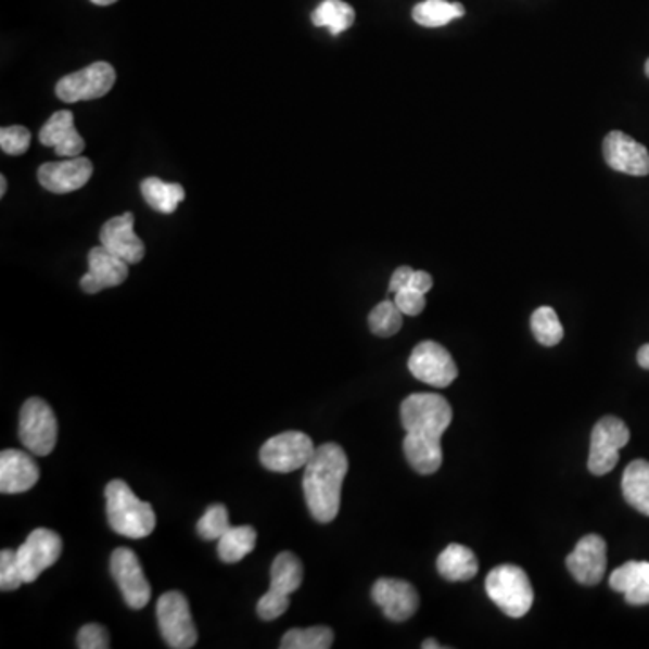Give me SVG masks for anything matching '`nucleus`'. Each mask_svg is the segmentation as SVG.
Wrapping results in <instances>:
<instances>
[{"mask_svg":"<svg viewBox=\"0 0 649 649\" xmlns=\"http://www.w3.org/2000/svg\"><path fill=\"white\" fill-rule=\"evenodd\" d=\"M103 247L127 264H139L144 258L143 240L133 231V215L123 214L103 224L100 233Z\"/></svg>","mask_w":649,"mask_h":649,"instance_id":"19","label":"nucleus"},{"mask_svg":"<svg viewBox=\"0 0 649 649\" xmlns=\"http://www.w3.org/2000/svg\"><path fill=\"white\" fill-rule=\"evenodd\" d=\"M403 313L392 300H384L381 304L373 307L368 316V324L373 334L379 338H390L403 329Z\"/></svg>","mask_w":649,"mask_h":649,"instance_id":"31","label":"nucleus"},{"mask_svg":"<svg viewBox=\"0 0 649 649\" xmlns=\"http://www.w3.org/2000/svg\"><path fill=\"white\" fill-rule=\"evenodd\" d=\"M5 190H8V182H5V177H0V198H4Z\"/></svg>","mask_w":649,"mask_h":649,"instance_id":"42","label":"nucleus"},{"mask_svg":"<svg viewBox=\"0 0 649 649\" xmlns=\"http://www.w3.org/2000/svg\"><path fill=\"white\" fill-rule=\"evenodd\" d=\"M43 147H51L60 157H78L86 150V141L75 127L71 111L54 112L38 133Z\"/></svg>","mask_w":649,"mask_h":649,"instance_id":"20","label":"nucleus"},{"mask_svg":"<svg viewBox=\"0 0 649 649\" xmlns=\"http://www.w3.org/2000/svg\"><path fill=\"white\" fill-rule=\"evenodd\" d=\"M332 642H334V632L329 626H315V628L289 629L282 637L280 648L329 649Z\"/></svg>","mask_w":649,"mask_h":649,"instance_id":"29","label":"nucleus"},{"mask_svg":"<svg viewBox=\"0 0 649 649\" xmlns=\"http://www.w3.org/2000/svg\"><path fill=\"white\" fill-rule=\"evenodd\" d=\"M127 262L114 255L107 247H92L89 253V271L80 280L84 293L97 294L103 289L117 288L128 278Z\"/></svg>","mask_w":649,"mask_h":649,"instance_id":"17","label":"nucleus"},{"mask_svg":"<svg viewBox=\"0 0 649 649\" xmlns=\"http://www.w3.org/2000/svg\"><path fill=\"white\" fill-rule=\"evenodd\" d=\"M466 15V8L460 2L447 0H424L411 11V16L417 24L424 27H442Z\"/></svg>","mask_w":649,"mask_h":649,"instance_id":"28","label":"nucleus"},{"mask_svg":"<svg viewBox=\"0 0 649 649\" xmlns=\"http://www.w3.org/2000/svg\"><path fill=\"white\" fill-rule=\"evenodd\" d=\"M413 272H416V269H411V267H397V269L394 271V275H392V278H390V293L395 294L397 291H400V289L408 288L411 282V277H413Z\"/></svg>","mask_w":649,"mask_h":649,"instance_id":"38","label":"nucleus"},{"mask_svg":"<svg viewBox=\"0 0 649 649\" xmlns=\"http://www.w3.org/2000/svg\"><path fill=\"white\" fill-rule=\"evenodd\" d=\"M62 550H64V543L59 534L49 529L33 531L16 550V561L21 567L24 583L37 581L43 570H48L59 561Z\"/></svg>","mask_w":649,"mask_h":649,"instance_id":"11","label":"nucleus"},{"mask_svg":"<svg viewBox=\"0 0 649 649\" xmlns=\"http://www.w3.org/2000/svg\"><path fill=\"white\" fill-rule=\"evenodd\" d=\"M116 84V71L107 62H94L86 69L64 76L56 84V97L65 103L89 102L105 97Z\"/></svg>","mask_w":649,"mask_h":649,"instance_id":"9","label":"nucleus"},{"mask_svg":"<svg viewBox=\"0 0 649 649\" xmlns=\"http://www.w3.org/2000/svg\"><path fill=\"white\" fill-rule=\"evenodd\" d=\"M229 527L231 525H229L228 509L222 504H215L208 507V511L204 512V517L199 520L198 534L206 542H214L222 538Z\"/></svg>","mask_w":649,"mask_h":649,"instance_id":"32","label":"nucleus"},{"mask_svg":"<svg viewBox=\"0 0 649 649\" xmlns=\"http://www.w3.org/2000/svg\"><path fill=\"white\" fill-rule=\"evenodd\" d=\"M422 648H424V649H441V648H444V646L438 645V642H436L435 639H428V640H424V642H422Z\"/></svg>","mask_w":649,"mask_h":649,"instance_id":"41","label":"nucleus"},{"mask_svg":"<svg viewBox=\"0 0 649 649\" xmlns=\"http://www.w3.org/2000/svg\"><path fill=\"white\" fill-rule=\"evenodd\" d=\"M157 623L166 645L174 649H190L198 645V629L187 597L181 591H166L157 601Z\"/></svg>","mask_w":649,"mask_h":649,"instance_id":"6","label":"nucleus"},{"mask_svg":"<svg viewBox=\"0 0 649 649\" xmlns=\"http://www.w3.org/2000/svg\"><path fill=\"white\" fill-rule=\"evenodd\" d=\"M313 438L302 432H283L262 446L260 462L272 473H293L305 469L315 455Z\"/></svg>","mask_w":649,"mask_h":649,"instance_id":"7","label":"nucleus"},{"mask_svg":"<svg viewBox=\"0 0 649 649\" xmlns=\"http://www.w3.org/2000/svg\"><path fill=\"white\" fill-rule=\"evenodd\" d=\"M629 430L619 417H602L591 432L588 469L591 474H608L619 463V451L629 442Z\"/></svg>","mask_w":649,"mask_h":649,"instance_id":"8","label":"nucleus"},{"mask_svg":"<svg viewBox=\"0 0 649 649\" xmlns=\"http://www.w3.org/2000/svg\"><path fill=\"white\" fill-rule=\"evenodd\" d=\"M313 24L316 27H329V31L338 37L346 31L348 27L354 26L356 22V11L345 0H323L315 11H313Z\"/></svg>","mask_w":649,"mask_h":649,"instance_id":"26","label":"nucleus"},{"mask_svg":"<svg viewBox=\"0 0 649 649\" xmlns=\"http://www.w3.org/2000/svg\"><path fill=\"white\" fill-rule=\"evenodd\" d=\"M394 302L405 316H419L427 307V294L419 293L413 288H405L397 291Z\"/></svg>","mask_w":649,"mask_h":649,"instance_id":"36","label":"nucleus"},{"mask_svg":"<svg viewBox=\"0 0 649 649\" xmlns=\"http://www.w3.org/2000/svg\"><path fill=\"white\" fill-rule=\"evenodd\" d=\"M531 329L538 343L543 346H556L563 340V324L552 307H539L531 318Z\"/></svg>","mask_w":649,"mask_h":649,"instance_id":"30","label":"nucleus"},{"mask_svg":"<svg viewBox=\"0 0 649 649\" xmlns=\"http://www.w3.org/2000/svg\"><path fill=\"white\" fill-rule=\"evenodd\" d=\"M602 154L612 170L635 177H645L649 174L648 149L621 130L608 133L602 143Z\"/></svg>","mask_w":649,"mask_h":649,"instance_id":"14","label":"nucleus"},{"mask_svg":"<svg viewBox=\"0 0 649 649\" xmlns=\"http://www.w3.org/2000/svg\"><path fill=\"white\" fill-rule=\"evenodd\" d=\"M111 574L119 586L128 608L143 610L149 605L152 588L133 550L122 547L112 552Z\"/></svg>","mask_w":649,"mask_h":649,"instance_id":"12","label":"nucleus"},{"mask_svg":"<svg viewBox=\"0 0 649 649\" xmlns=\"http://www.w3.org/2000/svg\"><path fill=\"white\" fill-rule=\"evenodd\" d=\"M624 500L629 506L649 517V462L648 460H634L623 474Z\"/></svg>","mask_w":649,"mask_h":649,"instance_id":"23","label":"nucleus"},{"mask_svg":"<svg viewBox=\"0 0 649 649\" xmlns=\"http://www.w3.org/2000/svg\"><path fill=\"white\" fill-rule=\"evenodd\" d=\"M255 529L250 525L229 527L222 538L218 539V558L222 559L224 563H239L255 550Z\"/></svg>","mask_w":649,"mask_h":649,"instance_id":"27","label":"nucleus"},{"mask_svg":"<svg viewBox=\"0 0 649 649\" xmlns=\"http://www.w3.org/2000/svg\"><path fill=\"white\" fill-rule=\"evenodd\" d=\"M612 590L621 591L628 605L642 607L649 605V563L648 561H628L613 570L610 575Z\"/></svg>","mask_w":649,"mask_h":649,"instance_id":"21","label":"nucleus"},{"mask_svg":"<svg viewBox=\"0 0 649 649\" xmlns=\"http://www.w3.org/2000/svg\"><path fill=\"white\" fill-rule=\"evenodd\" d=\"M372 599L394 623H405L419 610V594L408 581L390 577L376 581V585L372 586Z\"/></svg>","mask_w":649,"mask_h":649,"instance_id":"15","label":"nucleus"},{"mask_svg":"<svg viewBox=\"0 0 649 649\" xmlns=\"http://www.w3.org/2000/svg\"><path fill=\"white\" fill-rule=\"evenodd\" d=\"M411 376L435 389H446L458 378L457 362L446 346L435 341H422L408 359Z\"/></svg>","mask_w":649,"mask_h":649,"instance_id":"10","label":"nucleus"},{"mask_svg":"<svg viewBox=\"0 0 649 649\" xmlns=\"http://www.w3.org/2000/svg\"><path fill=\"white\" fill-rule=\"evenodd\" d=\"M289 605H291L289 597L269 590L266 596H262L260 601L256 605V613L264 621H275V619L282 618L283 613L288 612Z\"/></svg>","mask_w":649,"mask_h":649,"instance_id":"35","label":"nucleus"},{"mask_svg":"<svg viewBox=\"0 0 649 649\" xmlns=\"http://www.w3.org/2000/svg\"><path fill=\"white\" fill-rule=\"evenodd\" d=\"M18 435L27 451L46 457L59 441V422L46 400L31 397L22 406Z\"/></svg>","mask_w":649,"mask_h":649,"instance_id":"5","label":"nucleus"},{"mask_svg":"<svg viewBox=\"0 0 649 649\" xmlns=\"http://www.w3.org/2000/svg\"><path fill=\"white\" fill-rule=\"evenodd\" d=\"M22 585H24V580H22L18 561H16V550L4 548L0 552V590H16Z\"/></svg>","mask_w":649,"mask_h":649,"instance_id":"33","label":"nucleus"},{"mask_svg":"<svg viewBox=\"0 0 649 649\" xmlns=\"http://www.w3.org/2000/svg\"><path fill=\"white\" fill-rule=\"evenodd\" d=\"M91 2L97 5H111L116 4L117 0H91Z\"/></svg>","mask_w":649,"mask_h":649,"instance_id":"43","label":"nucleus"},{"mask_svg":"<svg viewBox=\"0 0 649 649\" xmlns=\"http://www.w3.org/2000/svg\"><path fill=\"white\" fill-rule=\"evenodd\" d=\"M40 479V469L31 455L18 449L0 453V491L4 495H21L31 489Z\"/></svg>","mask_w":649,"mask_h":649,"instance_id":"18","label":"nucleus"},{"mask_svg":"<svg viewBox=\"0 0 649 649\" xmlns=\"http://www.w3.org/2000/svg\"><path fill=\"white\" fill-rule=\"evenodd\" d=\"M645 69H646V75H648V78H649V59H648V62H646Z\"/></svg>","mask_w":649,"mask_h":649,"instance_id":"44","label":"nucleus"},{"mask_svg":"<svg viewBox=\"0 0 649 649\" xmlns=\"http://www.w3.org/2000/svg\"><path fill=\"white\" fill-rule=\"evenodd\" d=\"M304 581V564L293 552L278 553L271 564V588L280 596L289 597L298 590Z\"/></svg>","mask_w":649,"mask_h":649,"instance_id":"25","label":"nucleus"},{"mask_svg":"<svg viewBox=\"0 0 649 649\" xmlns=\"http://www.w3.org/2000/svg\"><path fill=\"white\" fill-rule=\"evenodd\" d=\"M408 288H413L419 293L427 294L432 291L433 288V278L430 272L427 271H416L413 272V277H411V282Z\"/></svg>","mask_w":649,"mask_h":649,"instance_id":"39","label":"nucleus"},{"mask_svg":"<svg viewBox=\"0 0 649 649\" xmlns=\"http://www.w3.org/2000/svg\"><path fill=\"white\" fill-rule=\"evenodd\" d=\"M107 520L114 533L125 538L143 539L154 533L155 512L150 504L139 500L123 480H112L105 489Z\"/></svg>","mask_w":649,"mask_h":649,"instance_id":"2","label":"nucleus"},{"mask_svg":"<svg viewBox=\"0 0 649 649\" xmlns=\"http://www.w3.org/2000/svg\"><path fill=\"white\" fill-rule=\"evenodd\" d=\"M141 193L150 208L160 214H174L187 195L181 184L161 181L160 177H147L141 182Z\"/></svg>","mask_w":649,"mask_h":649,"instance_id":"24","label":"nucleus"},{"mask_svg":"<svg viewBox=\"0 0 649 649\" xmlns=\"http://www.w3.org/2000/svg\"><path fill=\"white\" fill-rule=\"evenodd\" d=\"M92 163L87 157H65L38 168V181L48 192L71 193L86 187L92 177Z\"/></svg>","mask_w":649,"mask_h":649,"instance_id":"16","label":"nucleus"},{"mask_svg":"<svg viewBox=\"0 0 649 649\" xmlns=\"http://www.w3.org/2000/svg\"><path fill=\"white\" fill-rule=\"evenodd\" d=\"M346 471L348 458L340 444L327 442L316 447L304 473L305 501L316 522L330 523L338 517Z\"/></svg>","mask_w":649,"mask_h":649,"instance_id":"1","label":"nucleus"},{"mask_svg":"<svg viewBox=\"0 0 649 649\" xmlns=\"http://www.w3.org/2000/svg\"><path fill=\"white\" fill-rule=\"evenodd\" d=\"M29 144H31V132L26 127L13 125L0 130V149L8 155L26 154Z\"/></svg>","mask_w":649,"mask_h":649,"instance_id":"34","label":"nucleus"},{"mask_svg":"<svg viewBox=\"0 0 649 649\" xmlns=\"http://www.w3.org/2000/svg\"><path fill=\"white\" fill-rule=\"evenodd\" d=\"M436 570L446 581L463 583L479 574V559L471 548L463 547L460 543H451L436 559Z\"/></svg>","mask_w":649,"mask_h":649,"instance_id":"22","label":"nucleus"},{"mask_svg":"<svg viewBox=\"0 0 649 649\" xmlns=\"http://www.w3.org/2000/svg\"><path fill=\"white\" fill-rule=\"evenodd\" d=\"M637 362H639L640 367L645 368V370H649V343L640 346L639 352H637Z\"/></svg>","mask_w":649,"mask_h":649,"instance_id":"40","label":"nucleus"},{"mask_svg":"<svg viewBox=\"0 0 649 649\" xmlns=\"http://www.w3.org/2000/svg\"><path fill=\"white\" fill-rule=\"evenodd\" d=\"M78 648L107 649L111 648V637L102 624H86L78 634Z\"/></svg>","mask_w":649,"mask_h":649,"instance_id":"37","label":"nucleus"},{"mask_svg":"<svg viewBox=\"0 0 649 649\" xmlns=\"http://www.w3.org/2000/svg\"><path fill=\"white\" fill-rule=\"evenodd\" d=\"M491 601L509 618L520 619L533 608L534 591L525 570L517 564H500L485 580Z\"/></svg>","mask_w":649,"mask_h":649,"instance_id":"4","label":"nucleus"},{"mask_svg":"<svg viewBox=\"0 0 649 649\" xmlns=\"http://www.w3.org/2000/svg\"><path fill=\"white\" fill-rule=\"evenodd\" d=\"M607 542L601 536L588 534L581 538L567 558L570 574L581 585L594 586L601 583L607 572Z\"/></svg>","mask_w":649,"mask_h":649,"instance_id":"13","label":"nucleus"},{"mask_svg":"<svg viewBox=\"0 0 649 649\" xmlns=\"http://www.w3.org/2000/svg\"><path fill=\"white\" fill-rule=\"evenodd\" d=\"M453 421L451 405L442 395L411 394L400 405V422L406 435L441 442Z\"/></svg>","mask_w":649,"mask_h":649,"instance_id":"3","label":"nucleus"}]
</instances>
